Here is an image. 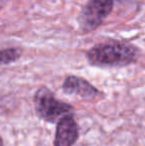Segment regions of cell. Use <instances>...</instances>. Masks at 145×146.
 Instances as JSON below:
<instances>
[{
    "label": "cell",
    "instance_id": "277c9868",
    "mask_svg": "<svg viewBox=\"0 0 145 146\" xmlns=\"http://www.w3.org/2000/svg\"><path fill=\"white\" fill-rule=\"evenodd\" d=\"M62 90L65 94L77 96L87 102H95L103 98V92L85 79L77 76H68L63 83Z\"/></svg>",
    "mask_w": 145,
    "mask_h": 146
},
{
    "label": "cell",
    "instance_id": "ba28073f",
    "mask_svg": "<svg viewBox=\"0 0 145 146\" xmlns=\"http://www.w3.org/2000/svg\"><path fill=\"white\" fill-rule=\"evenodd\" d=\"M0 146H4V141L1 136H0Z\"/></svg>",
    "mask_w": 145,
    "mask_h": 146
},
{
    "label": "cell",
    "instance_id": "5b68a950",
    "mask_svg": "<svg viewBox=\"0 0 145 146\" xmlns=\"http://www.w3.org/2000/svg\"><path fill=\"white\" fill-rule=\"evenodd\" d=\"M79 126L72 113L59 119L55 132L54 146H73L79 138Z\"/></svg>",
    "mask_w": 145,
    "mask_h": 146
},
{
    "label": "cell",
    "instance_id": "7a4b0ae2",
    "mask_svg": "<svg viewBox=\"0 0 145 146\" xmlns=\"http://www.w3.org/2000/svg\"><path fill=\"white\" fill-rule=\"evenodd\" d=\"M34 108L37 116L45 122L57 123L59 119L71 114L73 106L60 100L55 94L46 87L39 88L34 94Z\"/></svg>",
    "mask_w": 145,
    "mask_h": 146
},
{
    "label": "cell",
    "instance_id": "8992f818",
    "mask_svg": "<svg viewBox=\"0 0 145 146\" xmlns=\"http://www.w3.org/2000/svg\"><path fill=\"white\" fill-rule=\"evenodd\" d=\"M22 50L20 48H7L0 50V66L9 65L20 59Z\"/></svg>",
    "mask_w": 145,
    "mask_h": 146
},
{
    "label": "cell",
    "instance_id": "3957f363",
    "mask_svg": "<svg viewBox=\"0 0 145 146\" xmlns=\"http://www.w3.org/2000/svg\"><path fill=\"white\" fill-rule=\"evenodd\" d=\"M114 0H89L79 14L81 31L91 33L99 27L111 13Z\"/></svg>",
    "mask_w": 145,
    "mask_h": 146
},
{
    "label": "cell",
    "instance_id": "6da1fadb",
    "mask_svg": "<svg viewBox=\"0 0 145 146\" xmlns=\"http://www.w3.org/2000/svg\"><path fill=\"white\" fill-rule=\"evenodd\" d=\"M87 62L99 68H120L137 62L140 49L129 42L109 40L93 46L87 52Z\"/></svg>",
    "mask_w": 145,
    "mask_h": 146
},
{
    "label": "cell",
    "instance_id": "52a82bcc",
    "mask_svg": "<svg viewBox=\"0 0 145 146\" xmlns=\"http://www.w3.org/2000/svg\"><path fill=\"white\" fill-rule=\"evenodd\" d=\"M6 1H7V0H0V8H1L2 6L4 5V4H5Z\"/></svg>",
    "mask_w": 145,
    "mask_h": 146
}]
</instances>
